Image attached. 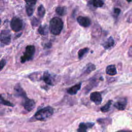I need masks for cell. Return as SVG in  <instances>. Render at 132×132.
<instances>
[{
    "label": "cell",
    "mask_w": 132,
    "mask_h": 132,
    "mask_svg": "<svg viewBox=\"0 0 132 132\" xmlns=\"http://www.w3.org/2000/svg\"><path fill=\"white\" fill-rule=\"evenodd\" d=\"M54 113V109L50 106H46L38 110L34 116V118L36 120L45 121L50 119Z\"/></svg>",
    "instance_id": "1"
},
{
    "label": "cell",
    "mask_w": 132,
    "mask_h": 132,
    "mask_svg": "<svg viewBox=\"0 0 132 132\" xmlns=\"http://www.w3.org/2000/svg\"><path fill=\"white\" fill-rule=\"evenodd\" d=\"M63 27V23L62 20L58 17H54L50 22L49 30L54 35L60 34Z\"/></svg>",
    "instance_id": "2"
},
{
    "label": "cell",
    "mask_w": 132,
    "mask_h": 132,
    "mask_svg": "<svg viewBox=\"0 0 132 132\" xmlns=\"http://www.w3.org/2000/svg\"><path fill=\"white\" fill-rule=\"evenodd\" d=\"M35 53V47L33 45H28L25 48L23 55L21 57V62L25 63L32 59Z\"/></svg>",
    "instance_id": "3"
},
{
    "label": "cell",
    "mask_w": 132,
    "mask_h": 132,
    "mask_svg": "<svg viewBox=\"0 0 132 132\" xmlns=\"http://www.w3.org/2000/svg\"><path fill=\"white\" fill-rule=\"evenodd\" d=\"M10 27L15 32H19L23 28V21L18 17H13L10 22Z\"/></svg>",
    "instance_id": "4"
},
{
    "label": "cell",
    "mask_w": 132,
    "mask_h": 132,
    "mask_svg": "<svg viewBox=\"0 0 132 132\" xmlns=\"http://www.w3.org/2000/svg\"><path fill=\"white\" fill-rule=\"evenodd\" d=\"M1 43L5 45H9L11 42L10 31L8 29H4L1 31L0 36Z\"/></svg>",
    "instance_id": "5"
},
{
    "label": "cell",
    "mask_w": 132,
    "mask_h": 132,
    "mask_svg": "<svg viewBox=\"0 0 132 132\" xmlns=\"http://www.w3.org/2000/svg\"><path fill=\"white\" fill-rule=\"evenodd\" d=\"M22 105L23 106L25 110L28 112L31 111L36 106V103L32 99L28 98L27 97L23 98L22 102Z\"/></svg>",
    "instance_id": "6"
},
{
    "label": "cell",
    "mask_w": 132,
    "mask_h": 132,
    "mask_svg": "<svg viewBox=\"0 0 132 132\" xmlns=\"http://www.w3.org/2000/svg\"><path fill=\"white\" fill-rule=\"evenodd\" d=\"M90 99L96 105H100L102 102L101 94L97 91L92 92L90 95Z\"/></svg>",
    "instance_id": "7"
},
{
    "label": "cell",
    "mask_w": 132,
    "mask_h": 132,
    "mask_svg": "<svg viewBox=\"0 0 132 132\" xmlns=\"http://www.w3.org/2000/svg\"><path fill=\"white\" fill-rule=\"evenodd\" d=\"M127 100L126 97L120 98L114 104V107L119 110H124L127 106Z\"/></svg>",
    "instance_id": "8"
},
{
    "label": "cell",
    "mask_w": 132,
    "mask_h": 132,
    "mask_svg": "<svg viewBox=\"0 0 132 132\" xmlns=\"http://www.w3.org/2000/svg\"><path fill=\"white\" fill-rule=\"evenodd\" d=\"M94 125L93 122H81L79 124L77 128V132H87L88 129L92 128Z\"/></svg>",
    "instance_id": "9"
},
{
    "label": "cell",
    "mask_w": 132,
    "mask_h": 132,
    "mask_svg": "<svg viewBox=\"0 0 132 132\" xmlns=\"http://www.w3.org/2000/svg\"><path fill=\"white\" fill-rule=\"evenodd\" d=\"M14 94L15 96L21 97L22 98H24L27 97L25 91L22 88L21 86L19 83L15 85V86L14 87Z\"/></svg>",
    "instance_id": "10"
},
{
    "label": "cell",
    "mask_w": 132,
    "mask_h": 132,
    "mask_svg": "<svg viewBox=\"0 0 132 132\" xmlns=\"http://www.w3.org/2000/svg\"><path fill=\"white\" fill-rule=\"evenodd\" d=\"M77 21L78 23L82 27H87L89 26L91 24L90 19L86 16H79L77 18Z\"/></svg>",
    "instance_id": "11"
},
{
    "label": "cell",
    "mask_w": 132,
    "mask_h": 132,
    "mask_svg": "<svg viewBox=\"0 0 132 132\" xmlns=\"http://www.w3.org/2000/svg\"><path fill=\"white\" fill-rule=\"evenodd\" d=\"M42 79H43L44 82L48 85H50V86L54 85V81H53L54 78L47 71L44 72L42 75Z\"/></svg>",
    "instance_id": "12"
},
{
    "label": "cell",
    "mask_w": 132,
    "mask_h": 132,
    "mask_svg": "<svg viewBox=\"0 0 132 132\" xmlns=\"http://www.w3.org/2000/svg\"><path fill=\"white\" fill-rule=\"evenodd\" d=\"M81 86V82L76 84L74 86H73L69 88L67 91V93L71 95H75L77 93V92L80 89Z\"/></svg>",
    "instance_id": "13"
},
{
    "label": "cell",
    "mask_w": 132,
    "mask_h": 132,
    "mask_svg": "<svg viewBox=\"0 0 132 132\" xmlns=\"http://www.w3.org/2000/svg\"><path fill=\"white\" fill-rule=\"evenodd\" d=\"M114 45V41L111 36L109 37L107 40L104 42L102 45L105 50H109Z\"/></svg>",
    "instance_id": "14"
},
{
    "label": "cell",
    "mask_w": 132,
    "mask_h": 132,
    "mask_svg": "<svg viewBox=\"0 0 132 132\" xmlns=\"http://www.w3.org/2000/svg\"><path fill=\"white\" fill-rule=\"evenodd\" d=\"M96 121L102 126H106L112 123V119L110 118H98L96 120Z\"/></svg>",
    "instance_id": "15"
},
{
    "label": "cell",
    "mask_w": 132,
    "mask_h": 132,
    "mask_svg": "<svg viewBox=\"0 0 132 132\" xmlns=\"http://www.w3.org/2000/svg\"><path fill=\"white\" fill-rule=\"evenodd\" d=\"M28 78L33 81H40L42 78V75L40 72H34L28 76Z\"/></svg>",
    "instance_id": "16"
},
{
    "label": "cell",
    "mask_w": 132,
    "mask_h": 132,
    "mask_svg": "<svg viewBox=\"0 0 132 132\" xmlns=\"http://www.w3.org/2000/svg\"><path fill=\"white\" fill-rule=\"evenodd\" d=\"M106 73L110 76H114L117 74V69L115 65L110 64L108 65L106 69Z\"/></svg>",
    "instance_id": "17"
},
{
    "label": "cell",
    "mask_w": 132,
    "mask_h": 132,
    "mask_svg": "<svg viewBox=\"0 0 132 132\" xmlns=\"http://www.w3.org/2000/svg\"><path fill=\"white\" fill-rule=\"evenodd\" d=\"M95 65L94 64L92 63H89L88 64H87L86 68H85L82 73V75H87L89 74L91 72L95 70Z\"/></svg>",
    "instance_id": "18"
},
{
    "label": "cell",
    "mask_w": 132,
    "mask_h": 132,
    "mask_svg": "<svg viewBox=\"0 0 132 132\" xmlns=\"http://www.w3.org/2000/svg\"><path fill=\"white\" fill-rule=\"evenodd\" d=\"M97 84H98V82L96 79H95V78L91 79V80H90V81L89 84L87 86H86V88H85V90H86V92H89L90 90L92 89V88L97 86Z\"/></svg>",
    "instance_id": "19"
},
{
    "label": "cell",
    "mask_w": 132,
    "mask_h": 132,
    "mask_svg": "<svg viewBox=\"0 0 132 132\" xmlns=\"http://www.w3.org/2000/svg\"><path fill=\"white\" fill-rule=\"evenodd\" d=\"M112 100H109L103 106L101 107V108H100L101 111L102 112H107L108 111H109V110L110 109V107L112 104Z\"/></svg>",
    "instance_id": "20"
},
{
    "label": "cell",
    "mask_w": 132,
    "mask_h": 132,
    "mask_svg": "<svg viewBox=\"0 0 132 132\" xmlns=\"http://www.w3.org/2000/svg\"><path fill=\"white\" fill-rule=\"evenodd\" d=\"M56 13L60 16H63L67 13V8L64 6L58 7L56 9Z\"/></svg>",
    "instance_id": "21"
},
{
    "label": "cell",
    "mask_w": 132,
    "mask_h": 132,
    "mask_svg": "<svg viewBox=\"0 0 132 132\" xmlns=\"http://www.w3.org/2000/svg\"><path fill=\"white\" fill-rule=\"evenodd\" d=\"M90 3L95 8L102 7L104 5V2L102 0H90Z\"/></svg>",
    "instance_id": "22"
},
{
    "label": "cell",
    "mask_w": 132,
    "mask_h": 132,
    "mask_svg": "<svg viewBox=\"0 0 132 132\" xmlns=\"http://www.w3.org/2000/svg\"><path fill=\"white\" fill-rule=\"evenodd\" d=\"M0 104L3 105L4 106H9V107H14V105L11 102H10V101L5 100L3 96L2 95V94H0Z\"/></svg>",
    "instance_id": "23"
},
{
    "label": "cell",
    "mask_w": 132,
    "mask_h": 132,
    "mask_svg": "<svg viewBox=\"0 0 132 132\" xmlns=\"http://www.w3.org/2000/svg\"><path fill=\"white\" fill-rule=\"evenodd\" d=\"M48 28L47 25L45 24L44 25H40L38 28V31L41 35H45L48 33Z\"/></svg>",
    "instance_id": "24"
},
{
    "label": "cell",
    "mask_w": 132,
    "mask_h": 132,
    "mask_svg": "<svg viewBox=\"0 0 132 132\" xmlns=\"http://www.w3.org/2000/svg\"><path fill=\"white\" fill-rule=\"evenodd\" d=\"M89 51V48L88 47H85L84 48H81L79 50L78 52V57L79 59H81L84 56L88 53Z\"/></svg>",
    "instance_id": "25"
},
{
    "label": "cell",
    "mask_w": 132,
    "mask_h": 132,
    "mask_svg": "<svg viewBox=\"0 0 132 132\" xmlns=\"http://www.w3.org/2000/svg\"><path fill=\"white\" fill-rule=\"evenodd\" d=\"M45 14V9L42 5H40L38 7V15L39 17L42 18Z\"/></svg>",
    "instance_id": "26"
},
{
    "label": "cell",
    "mask_w": 132,
    "mask_h": 132,
    "mask_svg": "<svg viewBox=\"0 0 132 132\" xmlns=\"http://www.w3.org/2000/svg\"><path fill=\"white\" fill-rule=\"evenodd\" d=\"M25 7H26V12L27 15L29 16H31L34 13V7L26 5Z\"/></svg>",
    "instance_id": "27"
},
{
    "label": "cell",
    "mask_w": 132,
    "mask_h": 132,
    "mask_svg": "<svg viewBox=\"0 0 132 132\" xmlns=\"http://www.w3.org/2000/svg\"><path fill=\"white\" fill-rule=\"evenodd\" d=\"M24 1L26 4V5L32 6V7H34L37 3V0H24Z\"/></svg>",
    "instance_id": "28"
},
{
    "label": "cell",
    "mask_w": 132,
    "mask_h": 132,
    "mask_svg": "<svg viewBox=\"0 0 132 132\" xmlns=\"http://www.w3.org/2000/svg\"><path fill=\"white\" fill-rule=\"evenodd\" d=\"M31 25H32V26L36 27L38 25L39 21L37 18H36L35 17H34L31 20Z\"/></svg>",
    "instance_id": "29"
},
{
    "label": "cell",
    "mask_w": 132,
    "mask_h": 132,
    "mask_svg": "<svg viewBox=\"0 0 132 132\" xmlns=\"http://www.w3.org/2000/svg\"><path fill=\"white\" fill-rule=\"evenodd\" d=\"M6 64V61L5 59H2L0 60V72L3 69Z\"/></svg>",
    "instance_id": "30"
},
{
    "label": "cell",
    "mask_w": 132,
    "mask_h": 132,
    "mask_svg": "<svg viewBox=\"0 0 132 132\" xmlns=\"http://www.w3.org/2000/svg\"><path fill=\"white\" fill-rule=\"evenodd\" d=\"M120 12H121L120 9H119V8H116L114 9V11H113V12H114V13L116 15V16H118L120 14Z\"/></svg>",
    "instance_id": "31"
},
{
    "label": "cell",
    "mask_w": 132,
    "mask_h": 132,
    "mask_svg": "<svg viewBox=\"0 0 132 132\" xmlns=\"http://www.w3.org/2000/svg\"><path fill=\"white\" fill-rule=\"evenodd\" d=\"M4 113V109L0 107V115H2Z\"/></svg>",
    "instance_id": "32"
},
{
    "label": "cell",
    "mask_w": 132,
    "mask_h": 132,
    "mask_svg": "<svg viewBox=\"0 0 132 132\" xmlns=\"http://www.w3.org/2000/svg\"><path fill=\"white\" fill-rule=\"evenodd\" d=\"M116 132H131V130H120Z\"/></svg>",
    "instance_id": "33"
},
{
    "label": "cell",
    "mask_w": 132,
    "mask_h": 132,
    "mask_svg": "<svg viewBox=\"0 0 132 132\" xmlns=\"http://www.w3.org/2000/svg\"><path fill=\"white\" fill-rule=\"evenodd\" d=\"M131 47L130 46V48H129V52H128V53H130V54H130V55H129L130 56H131Z\"/></svg>",
    "instance_id": "34"
},
{
    "label": "cell",
    "mask_w": 132,
    "mask_h": 132,
    "mask_svg": "<svg viewBox=\"0 0 132 132\" xmlns=\"http://www.w3.org/2000/svg\"><path fill=\"white\" fill-rule=\"evenodd\" d=\"M128 2H131V0H126Z\"/></svg>",
    "instance_id": "35"
},
{
    "label": "cell",
    "mask_w": 132,
    "mask_h": 132,
    "mask_svg": "<svg viewBox=\"0 0 132 132\" xmlns=\"http://www.w3.org/2000/svg\"><path fill=\"white\" fill-rule=\"evenodd\" d=\"M1 19H0V25H1Z\"/></svg>",
    "instance_id": "36"
},
{
    "label": "cell",
    "mask_w": 132,
    "mask_h": 132,
    "mask_svg": "<svg viewBox=\"0 0 132 132\" xmlns=\"http://www.w3.org/2000/svg\"><path fill=\"white\" fill-rule=\"evenodd\" d=\"M103 132H104V131H103Z\"/></svg>",
    "instance_id": "37"
}]
</instances>
